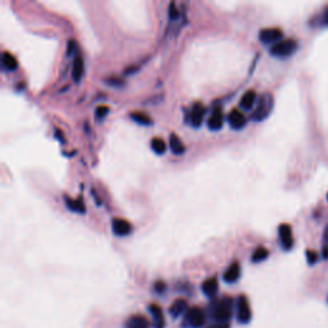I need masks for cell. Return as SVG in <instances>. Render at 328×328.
<instances>
[{
	"label": "cell",
	"instance_id": "obj_1",
	"mask_svg": "<svg viewBox=\"0 0 328 328\" xmlns=\"http://www.w3.org/2000/svg\"><path fill=\"white\" fill-rule=\"evenodd\" d=\"M233 310V300L231 297H222L210 308L212 319L216 323H228Z\"/></svg>",
	"mask_w": 328,
	"mask_h": 328
},
{
	"label": "cell",
	"instance_id": "obj_2",
	"mask_svg": "<svg viewBox=\"0 0 328 328\" xmlns=\"http://www.w3.org/2000/svg\"><path fill=\"white\" fill-rule=\"evenodd\" d=\"M254 107L255 108H254L253 113H251V120L254 122L264 121L271 114L272 109H273V97L269 92H266L259 99H256V103Z\"/></svg>",
	"mask_w": 328,
	"mask_h": 328
},
{
	"label": "cell",
	"instance_id": "obj_3",
	"mask_svg": "<svg viewBox=\"0 0 328 328\" xmlns=\"http://www.w3.org/2000/svg\"><path fill=\"white\" fill-rule=\"evenodd\" d=\"M205 313L201 308L193 307L183 314L182 325L185 328H200L205 323Z\"/></svg>",
	"mask_w": 328,
	"mask_h": 328
},
{
	"label": "cell",
	"instance_id": "obj_4",
	"mask_svg": "<svg viewBox=\"0 0 328 328\" xmlns=\"http://www.w3.org/2000/svg\"><path fill=\"white\" fill-rule=\"evenodd\" d=\"M297 49V42L294 39H282L281 41L272 45L271 54L278 58H286L294 54Z\"/></svg>",
	"mask_w": 328,
	"mask_h": 328
},
{
	"label": "cell",
	"instance_id": "obj_5",
	"mask_svg": "<svg viewBox=\"0 0 328 328\" xmlns=\"http://www.w3.org/2000/svg\"><path fill=\"white\" fill-rule=\"evenodd\" d=\"M237 320L241 324H248L251 320V317H253V313H251L250 305H249L248 299L245 295H241V296L237 297Z\"/></svg>",
	"mask_w": 328,
	"mask_h": 328
},
{
	"label": "cell",
	"instance_id": "obj_6",
	"mask_svg": "<svg viewBox=\"0 0 328 328\" xmlns=\"http://www.w3.org/2000/svg\"><path fill=\"white\" fill-rule=\"evenodd\" d=\"M284 39V31L276 27L271 29H263L259 32V40L264 44H276Z\"/></svg>",
	"mask_w": 328,
	"mask_h": 328
},
{
	"label": "cell",
	"instance_id": "obj_7",
	"mask_svg": "<svg viewBox=\"0 0 328 328\" xmlns=\"http://www.w3.org/2000/svg\"><path fill=\"white\" fill-rule=\"evenodd\" d=\"M204 115H205V107L201 103H195L191 107L190 113H189V125H191L195 128L200 127L201 123H203Z\"/></svg>",
	"mask_w": 328,
	"mask_h": 328
},
{
	"label": "cell",
	"instance_id": "obj_8",
	"mask_svg": "<svg viewBox=\"0 0 328 328\" xmlns=\"http://www.w3.org/2000/svg\"><path fill=\"white\" fill-rule=\"evenodd\" d=\"M278 233L282 248H284L285 250H290V249L292 248V245H294V237H292L291 227L286 223L281 224L278 228Z\"/></svg>",
	"mask_w": 328,
	"mask_h": 328
},
{
	"label": "cell",
	"instance_id": "obj_9",
	"mask_svg": "<svg viewBox=\"0 0 328 328\" xmlns=\"http://www.w3.org/2000/svg\"><path fill=\"white\" fill-rule=\"evenodd\" d=\"M112 229L113 232H114V235H117V236H128V235L132 232V224L128 221H126V219L115 218L113 219L112 222Z\"/></svg>",
	"mask_w": 328,
	"mask_h": 328
},
{
	"label": "cell",
	"instance_id": "obj_10",
	"mask_svg": "<svg viewBox=\"0 0 328 328\" xmlns=\"http://www.w3.org/2000/svg\"><path fill=\"white\" fill-rule=\"evenodd\" d=\"M149 312L153 317V325L154 328H164L166 327V318H164L163 310L159 305L151 304L149 305Z\"/></svg>",
	"mask_w": 328,
	"mask_h": 328
},
{
	"label": "cell",
	"instance_id": "obj_11",
	"mask_svg": "<svg viewBox=\"0 0 328 328\" xmlns=\"http://www.w3.org/2000/svg\"><path fill=\"white\" fill-rule=\"evenodd\" d=\"M223 112L219 107H216L212 112L210 117L208 120V127L209 130L212 131H218L221 130L222 126H223Z\"/></svg>",
	"mask_w": 328,
	"mask_h": 328
},
{
	"label": "cell",
	"instance_id": "obj_12",
	"mask_svg": "<svg viewBox=\"0 0 328 328\" xmlns=\"http://www.w3.org/2000/svg\"><path fill=\"white\" fill-rule=\"evenodd\" d=\"M228 123L233 130H241V128L245 127L246 125V117H245L244 113H241L240 110L233 109L228 114Z\"/></svg>",
	"mask_w": 328,
	"mask_h": 328
},
{
	"label": "cell",
	"instance_id": "obj_13",
	"mask_svg": "<svg viewBox=\"0 0 328 328\" xmlns=\"http://www.w3.org/2000/svg\"><path fill=\"white\" fill-rule=\"evenodd\" d=\"M240 274H241V268H240V264L237 262H233L232 264H229L228 268L224 271L223 273V279L227 284H235L236 281H239Z\"/></svg>",
	"mask_w": 328,
	"mask_h": 328
},
{
	"label": "cell",
	"instance_id": "obj_14",
	"mask_svg": "<svg viewBox=\"0 0 328 328\" xmlns=\"http://www.w3.org/2000/svg\"><path fill=\"white\" fill-rule=\"evenodd\" d=\"M188 301L183 299H177L172 302L170 308V315L173 318V319H177L181 315L185 314L188 312Z\"/></svg>",
	"mask_w": 328,
	"mask_h": 328
},
{
	"label": "cell",
	"instance_id": "obj_15",
	"mask_svg": "<svg viewBox=\"0 0 328 328\" xmlns=\"http://www.w3.org/2000/svg\"><path fill=\"white\" fill-rule=\"evenodd\" d=\"M149 327H150V323H149L148 318L140 314H136V315H132V317H130L125 324V328H149Z\"/></svg>",
	"mask_w": 328,
	"mask_h": 328
},
{
	"label": "cell",
	"instance_id": "obj_16",
	"mask_svg": "<svg viewBox=\"0 0 328 328\" xmlns=\"http://www.w3.org/2000/svg\"><path fill=\"white\" fill-rule=\"evenodd\" d=\"M0 65H2V68H4V69L7 71H14L18 67V62H17L16 57H14L13 54H11V53L8 52H4L0 54Z\"/></svg>",
	"mask_w": 328,
	"mask_h": 328
},
{
	"label": "cell",
	"instance_id": "obj_17",
	"mask_svg": "<svg viewBox=\"0 0 328 328\" xmlns=\"http://www.w3.org/2000/svg\"><path fill=\"white\" fill-rule=\"evenodd\" d=\"M256 103V94L254 90H249L245 92L240 99V107L245 110H251Z\"/></svg>",
	"mask_w": 328,
	"mask_h": 328
},
{
	"label": "cell",
	"instance_id": "obj_18",
	"mask_svg": "<svg viewBox=\"0 0 328 328\" xmlns=\"http://www.w3.org/2000/svg\"><path fill=\"white\" fill-rule=\"evenodd\" d=\"M201 290H203L205 296L213 297L218 292V279L214 278V277L205 279L201 285Z\"/></svg>",
	"mask_w": 328,
	"mask_h": 328
},
{
	"label": "cell",
	"instance_id": "obj_19",
	"mask_svg": "<svg viewBox=\"0 0 328 328\" xmlns=\"http://www.w3.org/2000/svg\"><path fill=\"white\" fill-rule=\"evenodd\" d=\"M170 148L171 150L173 151V154H176V155H181V154L185 153V145H183L182 140H181L180 137H178L176 133H171L170 136Z\"/></svg>",
	"mask_w": 328,
	"mask_h": 328
},
{
	"label": "cell",
	"instance_id": "obj_20",
	"mask_svg": "<svg viewBox=\"0 0 328 328\" xmlns=\"http://www.w3.org/2000/svg\"><path fill=\"white\" fill-rule=\"evenodd\" d=\"M82 75H84V60L81 57H76L72 67V77L75 82H80Z\"/></svg>",
	"mask_w": 328,
	"mask_h": 328
},
{
	"label": "cell",
	"instance_id": "obj_21",
	"mask_svg": "<svg viewBox=\"0 0 328 328\" xmlns=\"http://www.w3.org/2000/svg\"><path fill=\"white\" fill-rule=\"evenodd\" d=\"M65 204L71 210L76 212V213H85V204L81 199H69L65 196Z\"/></svg>",
	"mask_w": 328,
	"mask_h": 328
},
{
	"label": "cell",
	"instance_id": "obj_22",
	"mask_svg": "<svg viewBox=\"0 0 328 328\" xmlns=\"http://www.w3.org/2000/svg\"><path fill=\"white\" fill-rule=\"evenodd\" d=\"M131 118H132V120L135 121L137 125H141V126H151L153 125V120H151L150 115H148L146 113L133 112L132 114H131Z\"/></svg>",
	"mask_w": 328,
	"mask_h": 328
},
{
	"label": "cell",
	"instance_id": "obj_23",
	"mask_svg": "<svg viewBox=\"0 0 328 328\" xmlns=\"http://www.w3.org/2000/svg\"><path fill=\"white\" fill-rule=\"evenodd\" d=\"M269 255V251L267 250L264 246H258V248L254 250L253 255H251V262L253 263H261V262L266 261Z\"/></svg>",
	"mask_w": 328,
	"mask_h": 328
},
{
	"label": "cell",
	"instance_id": "obj_24",
	"mask_svg": "<svg viewBox=\"0 0 328 328\" xmlns=\"http://www.w3.org/2000/svg\"><path fill=\"white\" fill-rule=\"evenodd\" d=\"M151 149H153V151L155 154H158V155H161V154H164L166 151H167V144L164 143V140H161V138L159 137H155L151 140Z\"/></svg>",
	"mask_w": 328,
	"mask_h": 328
},
{
	"label": "cell",
	"instance_id": "obj_25",
	"mask_svg": "<svg viewBox=\"0 0 328 328\" xmlns=\"http://www.w3.org/2000/svg\"><path fill=\"white\" fill-rule=\"evenodd\" d=\"M307 259H308V263L309 264L317 263V261H318L317 253H315V251H312V250H308L307 251Z\"/></svg>",
	"mask_w": 328,
	"mask_h": 328
},
{
	"label": "cell",
	"instance_id": "obj_26",
	"mask_svg": "<svg viewBox=\"0 0 328 328\" xmlns=\"http://www.w3.org/2000/svg\"><path fill=\"white\" fill-rule=\"evenodd\" d=\"M108 112H109V108L105 107V105H103V107H99L97 109V117L99 118V120H102V118H104L105 115L108 114Z\"/></svg>",
	"mask_w": 328,
	"mask_h": 328
},
{
	"label": "cell",
	"instance_id": "obj_27",
	"mask_svg": "<svg viewBox=\"0 0 328 328\" xmlns=\"http://www.w3.org/2000/svg\"><path fill=\"white\" fill-rule=\"evenodd\" d=\"M320 25L328 27V7H325L324 11H323L322 18H320Z\"/></svg>",
	"mask_w": 328,
	"mask_h": 328
},
{
	"label": "cell",
	"instance_id": "obj_28",
	"mask_svg": "<svg viewBox=\"0 0 328 328\" xmlns=\"http://www.w3.org/2000/svg\"><path fill=\"white\" fill-rule=\"evenodd\" d=\"M208 328H229L228 323H214V324L209 325Z\"/></svg>",
	"mask_w": 328,
	"mask_h": 328
},
{
	"label": "cell",
	"instance_id": "obj_29",
	"mask_svg": "<svg viewBox=\"0 0 328 328\" xmlns=\"http://www.w3.org/2000/svg\"><path fill=\"white\" fill-rule=\"evenodd\" d=\"M155 290L161 294V292H163L164 290H166V285H164L163 282H156V284H155Z\"/></svg>",
	"mask_w": 328,
	"mask_h": 328
},
{
	"label": "cell",
	"instance_id": "obj_30",
	"mask_svg": "<svg viewBox=\"0 0 328 328\" xmlns=\"http://www.w3.org/2000/svg\"><path fill=\"white\" fill-rule=\"evenodd\" d=\"M323 258L328 259V246H324V248H323Z\"/></svg>",
	"mask_w": 328,
	"mask_h": 328
},
{
	"label": "cell",
	"instance_id": "obj_31",
	"mask_svg": "<svg viewBox=\"0 0 328 328\" xmlns=\"http://www.w3.org/2000/svg\"><path fill=\"white\" fill-rule=\"evenodd\" d=\"M327 199H328V195H327Z\"/></svg>",
	"mask_w": 328,
	"mask_h": 328
}]
</instances>
